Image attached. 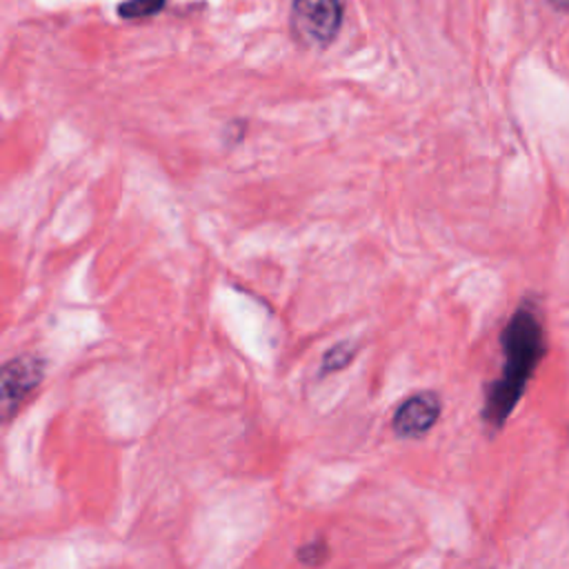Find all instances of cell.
Listing matches in <instances>:
<instances>
[{"mask_svg":"<svg viewBox=\"0 0 569 569\" xmlns=\"http://www.w3.org/2000/svg\"><path fill=\"white\" fill-rule=\"evenodd\" d=\"M298 560L305 565V567H320L327 558H329V547H327V540L325 538H316L302 547H298Z\"/></svg>","mask_w":569,"mask_h":569,"instance_id":"52a82bcc","label":"cell"},{"mask_svg":"<svg viewBox=\"0 0 569 569\" xmlns=\"http://www.w3.org/2000/svg\"><path fill=\"white\" fill-rule=\"evenodd\" d=\"M164 2H167V0H127V2H122V4L118 7V13H120L122 18H129V20H133V18H147V16H153V13L162 11Z\"/></svg>","mask_w":569,"mask_h":569,"instance_id":"8992f818","label":"cell"},{"mask_svg":"<svg viewBox=\"0 0 569 569\" xmlns=\"http://www.w3.org/2000/svg\"><path fill=\"white\" fill-rule=\"evenodd\" d=\"M353 358H356V342L342 340V342L333 345V347L322 356L320 373L325 376V373H331V371H340V369H345Z\"/></svg>","mask_w":569,"mask_h":569,"instance_id":"5b68a950","label":"cell"},{"mask_svg":"<svg viewBox=\"0 0 569 569\" xmlns=\"http://www.w3.org/2000/svg\"><path fill=\"white\" fill-rule=\"evenodd\" d=\"M44 376V360L38 356H18L2 367V413L9 418L24 398H29Z\"/></svg>","mask_w":569,"mask_h":569,"instance_id":"3957f363","label":"cell"},{"mask_svg":"<svg viewBox=\"0 0 569 569\" xmlns=\"http://www.w3.org/2000/svg\"><path fill=\"white\" fill-rule=\"evenodd\" d=\"M500 345L505 356L502 371L500 378L489 385L482 407V418L493 429H500L509 418L527 380L545 356V331L538 313L527 305L516 309L502 329Z\"/></svg>","mask_w":569,"mask_h":569,"instance_id":"6da1fadb","label":"cell"},{"mask_svg":"<svg viewBox=\"0 0 569 569\" xmlns=\"http://www.w3.org/2000/svg\"><path fill=\"white\" fill-rule=\"evenodd\" d=\"M556 9H560V11H569V0H549Z\"/></svg>","mask_w":569,"mask_h":569,"instance_id":"ba28073f","label":"cell"},{"mask_svg":"<svg viewBox=\"0 0 569 569\" xmlns=\"http://www.w3.org/2000/svg\"><path fill=\"white\" fill-rule=\"evenodd\" d=\"M440 411H442V402L438 393L418 391L398 405L391 418V429L402 438L425 436L440 418Z\"/></svg>","mask_w":569,"mask_h":569,"instance_id":"277c9868","label":"cell"},{"mask_svg":"<svg viewBox=\"0 0 569 569\" xmlns=\"http://www.w3.org/2000/svg\"><path fill=\"white\" fill-rule=\"evenodd\" d=\"M342 0H293L291 29L307 47H327L340 31Z\"/></svg>","mask_w":569,"mask_h":569,"instance_id":"7a4b0ae2","label":"cell"}]
</instances>
